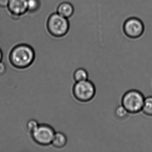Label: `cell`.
Wrapping results in <instances>:
<instances>
[{"label": "cell", "mask_w": 152, "mask_h": 152, "mask_svg": "<svg viewBox=\"0 0 152 152\" xmlns=\"http://www.w3.org/2000/svg\"><path fill=\"white\" fill-rule=\"evenodd\" d=\"M36 56L32 47L26 44H20L14 48L9 56L13 66L18 69L27 68L34 62Z\"/></svg>", "instance_id": "cell-1"}, {"label": "cell", "mask_w": 152, "mask_h": 152, "mask_svg": "<svg viewBox=\"0 0 152 152\" xmlns=\"http://www.w3.org/2000/svg\"><path fill=\"white\" fill-rule=\"evenodd\" d=\"M145 97L140 91L131 90L123 96L121 104L129 113L136 114L142 111Z\"/></svg>", "instance_id": "cell-2"}, {"label": "cell", "mask_w": 152, "mask_h": 152, "mask_svg": "<svg viewBox=\"0 0 152 152\" xmlns=\"http://www.w3.org/2000/svg\"><path fill=\"white\" fill-rule=\"evenodd\" d=\"M47 25L49 32L58 38L65 36L70 29V23L68 19L60 15L57 12L50 16Z\"/></svg>", "instance_id": "cell-3"}, {"label": "cell", "mask_w": 152, "mask_h": 152, "mask_svg": "<svg viewBox=\"0 0 152 152\" xmlns=\"http://www.w3.org/2000/svg\"><path fill=\"white\" fill-rule=\"evenodd\" d=\"M75 98L81 102L92 100L96 95V89L93 83L88 80L75 83L72 89Z\"/></svg>", "instance_id": "cell-4"}, {"label": "cell", "mask_w": 152, "mask_h": 152, "mask_svg": "<svg viewBox=\"0 0 152 152\" xmlns=\"http://www.w3.org/2000/svg\"><path fill=\"white\" fill-rule=\"evenodd\" d=\"M55 133L54 129L50 125L41 124H39L31 135L32 138L37 144L46 146L51 144Z\"/></svg>", "instance_id": "cell-5"}, {"label": "cell", "mask_w": 152, "mask_h": 152, "mask_svg": "<svg viewBox=\"0 0 152 152\" xmlns=\"http://www.w3.org/2000/svg\"><path fill=\"white\" fill-rule=\"evenodd\" d=\"M145 26L141 20L137 18H128L124 22L123 31L124 34L130 39L140 38L144 33Z\"/></svg>", "instance_id": "cell-6"}, {"label": "cell", "mask_w": 152, "mask_h": 152, "mask_svg": "<svg viewBox=\"0 0 152 152\" xmlns=\"http://www.w3.org/2000/svg\"><path fill=\"white\" fill-rule=\"evenodd\" d=\"M8 8L16 16L24 15L28 11L27 0H10Z\"/></svg>", "instance_id": "cell-7"}, {"label": "cell", "mask_w": 152, "mask_h": 152, "mask_svg": "<svg viewBox=\"0 0 152 152\" xmlns=\"http://www.w3.org/2000/svg\"><path fill=\"white\" fill-rule=\"evenodd\" d=\"M74 11L73 6L68 1L61 2L58 5L57 10V13L67 19L72 16Z\"/></svg>", "instance_id": "cell-8"}, {"label": "cell", "mask_w": 152, "mask_h": 152, "mask_svg": "<svg viewBox=\"0 0 152 152\" xmlns=\"http://www.w3.org/2000/svg\"><path fill=\"white\" fill-rule=\"evenodd\" d=\"M67 139L66 136L63 132H56L52 140V145L58 148L64 147L67 144Z\"/></svg>", "instance_id": "cell-9"}, {"label": "cell", "mask_w": 152, "mask_h": 152, "mask_svg": "<svg viewBox=\"0 0 152 152\" xmlns=\"http://www.w3.org/2000/svg\"><path fill=\"white\" fill-rule=\"evenodd\" d=\"M73 78L76 82L86 80L88 78V74L85 69L82 68H78L74 73Z\"/></svg>", "instance_id": "cell-10"}, {"label": "cell", "mask_w": 152, "mask_h": 152, "mask_svg": "<svg viewBox=\"0 0 152 152\" xmlns=\"http://www.w3.org/2000/svg\"><path fill=\"white\" fill-rule=\"evenodd\" d=\"M142 111L146 115L152 116V96L145 98Z\"/></svg>", "instance_id": "cell-11"}, {"label": "cell", "mask_w": 152, "mask_h": 152, "mask_svg": "<svg viewBox=\"0 0 152 152\" xmlns=\"http://www.w3.org/2000/svg\"><path fill=\"white\" fill-rule=\"evenodd\" d=\"M129 113L127 109L122 105L118 106L114 111V115L119 120H124L128 117Z\"/></svg>", "instance_id": "cell-12"}, {"label": "cell", "mask_w": 152, "mask_h": 152, "mask_svg": "<svg viewBox=\"0 0 152 152\" xmlns=\"http://www.w3.org/2000/svg\"><path fill=\"white\" fill-rule=\"evenodd\" d=\"M39 124L36 120L32 119L27 122L26 124V128L27 130L30 133H31L34 131L36 128L39 126Z\"/></svg>", "instance_id": "cell-13"}, {"label": "cell", "mask_w": 152, "mask_h": 152, "mask_svg": "<svg viewBox=\"0 0 152 152\" xmlns=\"http://www.w3.org/2000/svg\"><path fill=\"white\" fill-rule=\"evenodd\" d=\"M7 67L6 65L2 62H0V75H2L6 73Z\"/></svg>", "instance_id": "cell-14"}, {"label": "cell", "mask_w": 152, "mask_h": 152, "mask_svg": "<svg viewBox=\"0 0 152 152\" xmlns=\"http://www.w3.org/2000/svg\"><path fill=\"white\" fill-rule=\"evenodd\" d=\"M10 0H0V7H7L8 6Z\"/></svg>", "instance_id": "cell-15"}, {"label": "cell", "mask_w": 152, "mask_h": 152, "mask_svg": "<svg viewBox=\"0 0 152 152\" xmlns=\"http://www.w3.org/2000/svg\"><path fill=\"white\" fill-rule=\"evenodd\" d=\"M3 58V53L1 50L0 49V62L2 61Z\"/></svg>", "instance_id": "cell-16"}]
</instances>
